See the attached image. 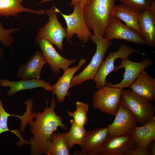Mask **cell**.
Returning <instances> with one entry per match:
<instances>
[{"label":"cell","instance_id":"obj_25","mask_svg":"<svg viewBox=\"0 0 155 155\" xmlns=\"http://www.w3.org/2000/svg\"><path fill=\"white\" fill-rule=\"evenodd\" d=\"M11 116L18 117L20 120L23 118V115H11L7 112L3 107V101L0 98V135L3 132L9 131L13 133L19 138V140L15 143L17 146L20 147L29 144V142L23 138L22 135L18 129L11 130L8 128V118Z\"/></svg>","mask_w":155,"mask_h":155},{"label":"cell","instance_id":"obj_31","mask_svg":"<svg viewBox=\"0 0 155 155\" xmlns=\"http://www.w3.org/2000/svg\"><path fill=\"white\" fill-rule=\"evenodd\" d=\"M149 7L151 11L155 13V0H151Z\"/></svg>","mask_w":155,"mask_h":155},{"label":"cell","instance_id":"obj_16","mask_svg":"<svg viewBox=\"0 0 155 155\" xmlns=\"http://www.w3.org/2000/svg\"><path fill=\"white\" fill-rule=\"evenodd\" d=\"M0 85L2 87H9L7 92L9 96H12L18 92L26 90H31L35 88H42L46 92H52V85L45 80L39 79H21L18 81H11L6 79L0 80Z\"/></svg>","mask_w":155,"mask_h":155},{"label":"cell","instance_id":"obj_28","mask_svg":"<svg viewBox=\"0 0 155 155\" xmlns=\"http://www.w3.org/2000/svg\"><path fill=\"white\" fill-rule=\"evenodd\" d=\"M127 7L140 13L149 6L151 0H118Z\"/></svg>","mask_w":155,"mask_h":155},{"label":"cell","instance_id":"obj_11","mask_svg":"<svg viewBox=\"0 0 155 155\" xmlns=\"http://www.w3.org/2000/svg\"><path fill=\"white\" fill-rule=\"evenodd\" d=\"M35 42L40 47L47 63L50 65L51 69L55 74L59 73L62 69L64 71L77 61L74 59H66L61 56L56 51L53 44L44 38H35Z\"/></svg>","mask_w":155,"mask_h":155},{"label":"cell","instance_id":"obj_17","mask_svg":"<svg viewBox=\"0 0 155 155\" xmlns=\"http://www.w3.org/2000/svg\"><path fill=\"white\" fill-rule=\"evenodd\" d=\"M86 62V59H82L76 66L68 68L64 71L62 76L58 78L55 84L52 85L53 90L51 92L53 95H56L57 101L63 102L66 97L70 95L69 90L70 88V85L71 79L75 73Z\"/></svg>","mask_w":155,"mask_h":155},{"label":"cell","instance_id":"obj_10","mask_svg":"<svg viewBox=\"0 0 155 155\" xmlns=\"http://www.w3.org/2000/svg\"><path fill=\"white\" fill-rule=\"evenodd\" d=\"M104 37L111 40L120 39L137 44H146L142 36L137 32L123 24L121 20L113 16L106 28Z\"/></svg>","mask_w":155,"mask_h":155},{"label":"cell","instance_id":"obj_21","mask_svg":"<svg viewBox=\"0 0 155 155\" xmlns=\"http://www.w3.org/2000/svg\"><path fill=\"white\" fill-rule=\"evenodd\" d=\"M22 0H0V16L17 18L19 13L27 12L38 15L45 13L43 10H35L28 8L21 5Z\"/></svg>","mask_w":155,"mask_h":155},{"label":"cell","instance_id":"obj_15","mask_svg":"<svg viewBox=\"0 0 155 155\" xmlns=\"http://www.w3.org/2000/svg\"><path fill=\"white\" fill-rule=\"evenodd\" d=\"M47 63L42 53L36 51L25 63L19 66L16 74L20 79H40L43 66Z\"/></svg>","mask_w":155,"mask_h":155},{"label":"cell","instance_id":"obj_27","mask_svg":"<svg viewBox=\"0 0 155 155\" xmlns=\"http://www.w3.org/2000/svg\"><path fill=\"white\" fill-rule=\"evenodd\" d=\"M20 30L19 28L5 29L0 21V42L5 47H11L14 41L11 34Z\"/></svg>","mask_w":155,"mask_h":155},{"label":"cell","instance_id":"obj_26","mask_svg":"<svg viewBox=\"0 0 155 155\" xmlns=\"http://www.w3.org/2000/svg\"><path fill=\"white\" fill-rule=\"evenodd\" d=\"M76 105V108L74 112L67 111V113L70 117L73 118L76 123L84 126L88 120L87 113L88 111V105L86 103L77 101Z\"/></svg>","mask_w":155,"mask_h":155},{"label":"cell","instance_id":"obj_32","mask_svg":"<svg viewBox=\"0 0 155 155\" xmlns=\"http://www.w3.org/2000/svg\"><path fill=\"white\" fill-rule=\"evenodd\" d=\"M150 155H155V143L154 142L150 148V152H149Z\"/></svg>","mask_w":155,"mask_h":155},{"label":"cell","instance_id":"obj_1","mask_svg":"<svg viewBox=\"0 0 155 155\" xmlns=\"http://www.w3.org/2000/svg\"><path fill=\"white\" fill-rule=\"evenodd\" d=\"M54 96L50 106L48 107V100L44 111L42 113H34L35 120H31L29 123L33 135L29 142L31 155H47V141L53 133L57 131L58 127L64 129H67L63 123V118L55 112L56 103Z\"/></svg>","mask_w":155,"mask_h":155},{"label":"cell","instance_id":"obj_33","mask_svg":"<svg viewBox=\"0 0 155 155\" xmlns=\"http://www.w3.org/2000/svg\"><path fill=\"white\" fill-rule=\"evenodd\" d=\"M4 54V49L0 46V59L3 57Z\"/></svg>","mask_w":155,"mask_h":155},{"label":"cell","instance_id":"obj_24","mask_svg":"<svg viewBox=\"0 0 155 155\" xmlns=\"http://www.w3.org/2000/svg\"><path fill=\"white\" fill-rule=\"evenodd\" d=\"M71 128L69 131L65 132V138L67 146L70 150L74 145H82L87 132L84 126L79 125L71 119Z\"/></svg>","mask_w":155,"mask_h":155},{"label":"cell","instance_id":"obj_18","mask_svg":"<svg viewBox=\"0 0 155 155\" xmlns=\"http://www.w3.org/2000/svg\"><path fill=\"white\" fill-rule=\"evenodd\" d=\"M132 91L150 102L155 101V78L145 70L129 87Z\"/></svg>","mask_w":155,"mask_h":155},{"label":"cell","instance_id":"obj_12","mask_svg":"<svg viewBox=\"0 0 155 155\" xmlns=\"http://www.w3.org/2000/svg\"><path fill=\"white\" fill-rule=\"evenodd\" d=\"M136 146L131 133L120 135H109L101 147L100 155H126Z\"/></svg>","mask_w":155,"mask_h":155},{"label":"cell","instance_id":"obj_8","mask_svg":"<svg viewBox=\"0 0 155 155\" xmlns=\"http://www.w3.org/2000/svg\"><path fill=\"white\" fill-rule=\"evenodd\" d=\"M133 53L141 54L124 43L120 46L117 51L110 52L105 60L103 62L94 77L93 80L96 84L95 88L98 89L106 85V78L109 73L113 71L115 66V62L117 59L119 58L122 60L127 59L129 55Z\"/></svg>","mask_w":155,"mask_h":155},{"label":"cell","instance_id":"obj_7","mask_svg":"<svg viewBox=\"0 0 155 155\" xmlns=\"http://www.w3.org/2000/svg\"><path fill=\"white\" fill-rule=\"evenodd\" d=\"M123 89L106 85L92 94L93 107L103 113L115 116L119 108Z\"/></svg>","mask_w":155,"mask_h":155},{"label":"cell","instance_id":"obj_2","mask_svg":"<svg viewBox=\"0 0 155 155\" xmlns=\"http://www.w3.org/2000/svg\"><path fill=\"white\" fill-rule=\"evenodd\" d=\"M116 0H90L84 7L86 24L94 35L104 37L113 16Z\"/></svg>","mask_w":155,"mask_h":155},{"label":"cell","instance_id":"obj_22","mask_svg":"<svg viewBox=\"0 0 155 155\" xmlns=\"http://www.w3.org/2000/svg\"><path fill=\"white\" fill-rule=\"evenodd\" d=\"M140 13L122 4L115 5L113 12V16L123 21L125 25L134 30L141 36L139 20Z\"/></svg>","mask_w":155,"mask_h":155},{"label":"cell","instance_id":"obj_3","mask_svg":"<svg viewBox=\"0 0 155 155\" xmlns=\"http://www.w3.org/2000/svg\"><path fill=\"white\" fill-rule=\"evenodd\" d=\"M120 104L129 110L141 125L155 117V107L151 102L139 96L131 90H122Z\"/></svg>","mask_w":155,"mask_h":155},{"label":"cell","instance_id":"obj_4","mask_svg":"<svg viewBox=\"0 0 155 155\" xmlns=\"http://www.w3.org/2000/svg\"><path fill=\"white\" fill-rule=\"evenodd\" d=\"M90 38L96 45V52L90 63L83 70L73 76L70 84V88L86 81L94 80L103 61L105 53L108 48L113 44L111 40L104 37L92 34Z\"/></svg>","mask_w":155,"mask_h":155},{"label":"cell","instance_id":"obj_20","mask_svg":"<svg viewBox=\"0 0 155 155\" xmlns=\"http://www.w3.org/2000/svg\"><path fill=\"white\" fill-rule=\"evenodd\" d=\"M131 134L137 146L148 147L155 140V117L142 126H135Z\"/></svg>","mask_w":155,"mask_h":155},{"label":"cell","instance_id":"obj_9","mask_svg":"<svg viewBox=\"0 0 155 155\" xmlns=\"http://www.w3.org/2000/svg\"><path fill=\"white\" fill-rule=\"evenodd\" d=\"M153 64V61L148 57L145 58L142 61L139 62L132 61L128 58L123 59L119 65L115 66L113 71L115 72L124 68L125 71L123 80L117 84H108L107 83L106 85L111 87L122 89L129 87L143 71L152 66Z\"/></svg>","mask_w":155,"mask_h":155},{"label":"cell","instance_id":"obj_5","mask_svg":"<svg viewBox=\"0 0 155 155\" xmlns=\"http://www.w3.org/2000/svg\"><path fill=\"white\" fill-rule=\"evenodd\" d=\"M73 6V12L68 15L62 13L57 7L56 9L57 11L61 15L66 23V38L70 43L73 44L70 40L75 34L82 42L88 43L92 34L84 19V7L78 3L75 4Z\"/></svg>","mask_w":155,"mask_h":155},{"label":"cell","instance_id":"obj_6","mask_svg":"<svg viewBox=\"0 0 155 155\" xmlns=\"http://www.w3.org/2000/svg\"><path fill=\"white\" fill-rule=\"evenodd\" d=\"M56 7L53 5L45 11L48 22L38 31L35 38H44L54 44L60 51L63 50V41L66 37V28L59 21Z\"/></svg>","mask_w":155,"mask_h":155},{"label":"cell","instance_id":"obj_29","mask_svg":"<svg viewBox=\"0 0 155 155\" xmlns=\"http://www.w3.org/2000/svg\"><path fill=\"white\" fill-rule=\"evenodd\" d=\"M150 155L148 147L142 146H136L134 149L130 151L126 155Z\"/></svg>","mask_w":155,"mask_h":155},{"label":"cell","instance_id":"obj_13","mask_svg":"<svg viewBox=\"0 0 155 155\" xmlns=\"http://www.w3.org/2000/svg\"><path fill=\"white\" fill-rule=\"evenodd\" d=\"M113 122L107 125L109 135H120L130 134L137 122L127 109L119 104Z\"/></svg>","mask_w":155,"mask_h":155},{"label":"cell","instance_id":"obj_30","mask_svg":"<svg viewBox=\"0 0 155 155\" xmlns=\"http://www.w3.org/2000/svg\"><path fill=\"white\" fill-rule=\"evenodd\" d=\"M54 0H44L40 2L41 3ZM71 2L70 4L71 6L76 3H79L80 5L84 7L90 2V0H70Z\"/></svg>","mask_w":155,"mask_h":155},{"label":"cell","instance_id":"obj_14","mask_svg":"<svg viewBox=\"0 0 155 155\" xmlns=\"http://www.w3.org/2000/svg\"><path fill=\"white\" fill-rule=\"evenodd\" d=\"M109 135L107 127L87 132L81 146L82 153L85 155H100L101 147Z\"/></svg>","mask_w":155,"mask_h":155},{"label":"cell","instance_id":"obj_23","mask_svg":"<svg viewBox=\"0 0 155 155\" xmlns=\"http://www.w3.org/2000/svg\"><path fill=\"white\" fill-rule=\"evenodd\" d=\"M65 138V132H53L47 142L48 155H69Z\"/></svg>","mask_w":155,"mask_h":155},{"label":"cell","instance_id":"obj_19","mask_svg":"<svg viewBox=\"0 0 155 155\" xmlns=\"http://www.w3.org/2000/svg\"><path fill=\"white\" fill-rule=\"evenodd\" d=\"M139 23L141 36L149 47H155V13L149 7L140 13Z\"/></svg>","mask_w":155,"mask_h":155}]
</instances>
